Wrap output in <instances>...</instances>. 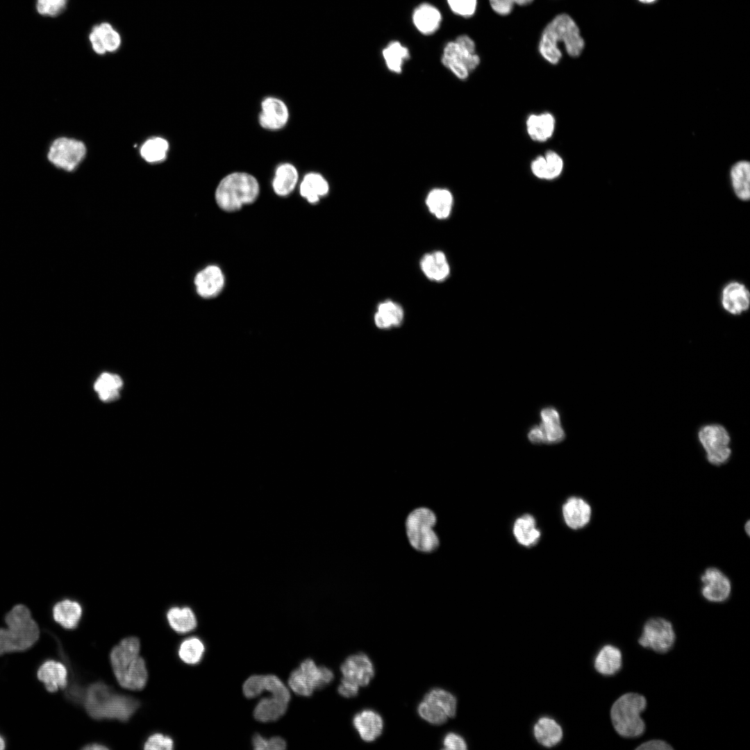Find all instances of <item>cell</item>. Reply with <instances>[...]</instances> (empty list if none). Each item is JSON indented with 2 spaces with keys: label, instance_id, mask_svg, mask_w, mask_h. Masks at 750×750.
<instances>
[{
  "label": "cell",
  "instance_id": "obj_26",
  "mask_svg": "<svg viewBox=\"0 0 750 750\" xmlns=\"http://www.w3.org/2000/svg\"><path fill=\"white\" fill-rule=\"evenodd\" d=\"M526 131L531 140L544 142L549 140L556 129V119L548 112L531 114L526 121Z\"/></svg>",
  "mask_w": 750,
  "mask_h": 750
},
{
  "label": "cell",
  "instance_id": "obj_41",
  "mask_svg": "<svg viewBox=\"0 0 750 750\" xmlns=\"http://www.w3.org/2000/svg\"><path fill=\"white\" fill-rule=\"evenodd\" d=\"M169 144L162 138H153L147 140L140 149L142 157L149 162L162 161L166 158Z\"/></svg>",
  "mask_w": 750,
  "mask_h": 750
},
{
  "label": "cell",
  "instance_id": "obj_39",
  "mask_svg": "<svg viewBox=\"0 0 750 750\" xmlns=\"http://www.w3.org/2000/svg\"><path fill=\"white\" fill-rule=\"evenodd\" d=\"M205 650L202 640L194 636L185 639L181 643L178 653L180 659L185 663L196 665L201 660Z\"/></svg>",
  "mask_w": 750,
  "mask_h": 750
},
{
  "label": "cell",
  "instance_id": "obj_12",
  "mask_svg": "<svg viewBox=\"0 0 750 750\" xmlns=\"http://www.w3.org/2000/svg\"><path fill=\"white\" fill-rule=\"evenodd\" d=\"M675 640L672 624L662 617H652L644 624L638 641L644 648L665 653L672 649Z\"/></svg>",
  "mask_w": 750,
  "mask_h": 750
},
{
  "label": "cell",
  "instance_id": "obj_42",
  "mask_svg": "<svg viewBox=\"0 0 750 750\" xmlns=\"http://www.w3.org/2000/svg\"><path fill=\"white\" fill-rule=\"evenodd\" d=\"M545 180L551 181L559 177L564 168L562 157L556 151H548L544 155Z\"/></svg>",
  "mask_w": 750,
  "mask_h": 750
},
{
  "label": "cell",
  "instance_id": "obj_27",
  "mask_svg": "<svg viewBox=\"0 0 750 750\" xmlns=\"http://www.w3.org/2000/svg\"><path fill=\"white\" fill-rule=\"evenodd\" d=\"M562 514L569 527L578 529L589 523L592 510L590 506L583 499L571 497L563 505Z\"/></svg>",
  "mask_w": 750,
  "mask_h": 750
},
{
  "label": "cell",
  "instance_id": "obj_6",
  "mask_svg": "<svg viewBox=\"0 0 750 750\" xmlns=\"http://www.w3.org/2000/svg\"><path fill=\"white\" fill-rule=\"evenodd\" d=\"M646 707L647 700L640 694L628 692L621 695L610 709V719L615 731L625 738L643 735L646 726L641 713Z\"/></svg>",
  "mask_w": 750,
  "mask_h": 750
},
{
  "label": "cell",
  "instance_id": "obj_55",
  "mask_svg": "<svg viewBox=\"0 0 750 750\" xmlns=\"http://www.w3.org/2000/svg\"><path fill=\"white\" fill-rule=\"evenodd\" d=\"M744 528H745V531H746L747 534L749 535V528H750L749 522V521L746 523V524L744 526Z\"/></svg>",
  "mask_w": 750,
  "mask_h": 750
},
{
  "label": "cell",
  "instance_id": "obj_50",
  "mask_svg": "<svg viewBox=\"0 0 750 750\" xmlns=\"http://www.w3.org/2000/svg\"><path fill=\"white\" fill-rule=\"evenodd\" d=\"M636 749L638 750H670L673 749V747L667 742L655 739L648 740L639 745Z\"/></svg>",
  "mask_w": 750,
  "mask_h": 750
},
{
  "label": "cell",
  "instance_id": "obj_9",
  "mask_svg": "<svg viewBox=\"0 0 750 750\" xmlns=\"http://www.w3.org/2000/svg\"><path fill=\"white\" fill-rule=\"evenodd\" d=\"M435 516L428 508H420L412 511L406 520V531L411 545L417 550L431 552L435 550L439 541L433 531Z\"/></svg>",
  "mask_w": 750,
  "mask_h": 750
},
{
  "label": "cell",
  "instance_id": "obj_32",
  "mask_svg": "<svg viewBox=\"0 0 750 750\" xmlns=\"http://www.w3.org/2000/svg\"><path fill=\"white\" fill-rule=\"evenodd\" d=\"M301 195L310 203H317L320 197L326 195L329 191V185L324 177L316 172L306 174L300 184Z\"/></svg>",
  "mask_w": 750,
  "mask_h": 750
},
{
  "label": "cell",
  "instance_id": "obj_17",
  "mask_svg": "<svg viewBox=\"0 0 750 750\" xmlns=\"http://www.w3.org/2000/svg\"><path fill=\"white\" fill-rule=\"evenodd\" d=\"M719 302L722 309L730 315L740 316L750 308V292L741 281L733 280L722 288Z\"/></svg>",
  "mask_w": 750,
  "mask_h": 750
},
{
  "label": "cell",
  "instance_id": "obj_51",
  "mask_svg": "<svg viewBox=\"0 0 750 750\" xmlns=\"http://www.w3.org/2000/svg\"><path fill=\"white\" fill-rule=\"evenodd\" d=\"M358 686L343 679H341V683L338 688L339 694L346 698L356 697L358 693Z\"/></svg>",
  "mask_w": 750,
  "mask_h": 750
},
{
  "label": "cell",
  "instance_id": "obj_47",
  "mask_svg": "<svg viewBox=\"0 0 750 750\" xmlns=\"http://www.w3.org/2000/svg\"><path fill=\"white\" fill-rule=\"evenodd\" d=\"M533 1V0H489L492 9L501 16L509 15L515 4L527 6Z\"/></svg>",
  "mask_w": 750,
  "mask_h": 750
},
{
  "label": "cell",
  "instance_id": "obj_25",
  "mask_svg": "<svg viewBox=\"0 0 750 750\" xmlns=\"http://www.w3.org/2000/svg\"><path fill=\"white\" fill-rule=\"evenodd\" d=\"M37 676L47 691L55 692L67 685V669L62 662L53 660L44 662L39 667Z\"/></svg>",
  "mask_w": 750,
  "mask_h": 750
},
{
  "label": "cell",
  "instance_id": "obj_19",
  "mask_svg": "<svg viewBox=\"0 0 750 750\" xmlns=\"http://www.w3.org/2000/svg\"><path fill=\"white\" fill-rule=\"evenodd\" d=\"M288 119V108L282 100L269 97L262 101L258 121L262 128L270 131L279 130L285 126Z\"/></svg>",
  "mask_w": 750,
  "mask_h": 750
},
{
  "label": "cell",
  "instance_id": "obj_30",
  "mask_svg": "<svg viewBox=\"0 0 750 750\" xmlns=\"http://www.w3.org/2000/svg\"><path fill=\"white\" fill-rule=\"evenodd\" d=\"M82 612V607L79 603L70 599L57 602L52 610L54 620L67 629H73L78 626Z\"/></svg>",
  "mask_w": 750,
  "mask_h": 750
},
{
  "label": "cell",
  "instance_id": "obj_33",
  "mask_svg": "<svg viewBox=\"0 0 750 750\" xmlns=\"http://www.w3.org/2000/svg\"><path fill=\"white\" fill-rule=\"evenodd\" d=\"M453 203L451 192L444 188L433 189L426 198V205L429 212L439 219H444L450 215Z\"/></svg>",
  "mask_w": 750,
  "mask_h": 750
},
{
  "label": "cell",
  "instance_id": "obj_8",
  "mask_svg": "<svg viewBox=\"0 0 750 750\" xmlns=\"http://www.w3.org/2000/svg\"><path fill=\"white\" fill-rule=\"evenodd\" d=\"M333 678V673L329 668L317 666L314 660L308 658L291 672L288 685L295 694L309 697L315 690L328 685Z\"/></svg>",
  "mask_w": 750,
  "mask_h": 750
},
{
  "label": "cell",
  "instance_id": "obj_56",
  "mask_svg": "<svg viewBox=\"0 0 750 750\" xmlns=\"http://www.w3.org/2000/svg\"><path fill=\"white\" fill-rule=\"evenodd\" d=\"M639 1L640 2H642V3H651L655 2L656 0H639Z\"/></svg>",
  "mask_w": 750,
  "mask_h": 750
},
{
  "label": "cell",
  "instance_id": "obj_10",
  "mask_svg": "<svg viewBox=\"0 0 750 750\" xmlns=\"http://www.w3.org/2000/svg\"><path fill=\"white\" fill-rule=\"evenodd\" d=\"M697 436L708 462L721 466L728 461L732 453L731 437L724 426L715 423L705 424L699 428Z\"/></svg>",
  "mask_w": 750,
  "mask_h": 750
},
{
  "label": "cell",
  "instance_id": "obj_35",
  "mask_svg": "<svg viewBox=\"0 0 750 750\" xmlns=\"http://www.w3.org/2000/svg\"><path fill=\"white\" fill-rule=\"evenodd\" d=\"M298 178V172L293 165L286 162L278 165L272 181L274 192L282 197L290 194L294 189Z\"/></svg>",
  "mask_w": 750,
  "mask_h": 750
},
{
  "label": "cell",
  "instance_id": "obj_29",
  "mask_svg": "<svg viewBox=\"0 0 750 750\" xmlns=\"http://www.w3.org/2000/svg\"><path fill=\"white\" fill-rule=\"evenodd\" d=\"M288 703V701L270 694L257 703L253 710V717L261 722L276 721L285 713Z\"/></svg>",
  "mask_w": 750,
  "mask_h": 750
},
{
  "label": "cell",
  "instance_id": "obj_1",
  "mask_svg": "<svg viewBox=\"0 0 750 750\" xmlns=\"http://www.w3.org/2000/svg\"><path fill=\"white\" fill-rule=\"evenodd\" d=\"M564 44L566 51L571 57H578L585 47V42L578 26L567 14L556 16L544 28L539 42L541 56L550 64L557 65L562 53L558 44Z\"/></svg>",
  "mask_w": 750,
  "mask_h": 750
},
{
  "label": "cell",
  "instance_id": "obj_24",
  "mask_svg": "<svg viewBox=\"0 0 750 750\" xmlns=\"http://www.w3.org/2000/svg\"><path fill=\"white\" fill-rule=\"evenodd\" d=\"M353 724L360 738L371 742L377 739L382 733L383 721L381 716L370 709L363 710L355 715Z\"/></svg>",
  "mask_w": 750,
  "mask_h": 750
},
{
  "label": "cell",
  "instance_id": "obj_23",
  "mask_svg": "<svg viewBox=\"0 0 750 750\" xmlns=\"http://www.w3.org/2000/svg\"><path fill=\"white\" fill-rule=\"evenodd\" d=\"M194 283L199 295L206 299L212 298L222 292L224 276L219 267L210 265L196 275Z\"/></svg>",
  "mask_w": 750,
  "mask_h": 750
},
{
  "label": "cell",
  "instance_id": "obj_28",
  "mask_svg": "<svg viewBox=\"0 0 750 750\" xmlns=\"http://www.w3.org/2000/svg\"><path fill=\"white\" fill-rule=\"evenodd\" d=\"M623 664L621 650L612 644L603 646L597 653L594 666L597 672L603 676H610L619 672Z\"/></svg>",
  "mask_w": 750,
  "mask_h": 750
},
{
  "label": "cell",
  "instance_id": "obj_54",
  "mask_svg": "<svg viewBox=\"0 0 750 750\" xmlns=\"http://www.w3.org/2000/svg\"><path fill=\"white\" fill-rule=\"evenodd\" d=\"M6 743L4 739L0 735V750L5 749Z\"/></svg>",
  "mask_w": 750,
  "mask_h": 750
},
{
  "label": "cell",
  "instance_id": "obj_53",
  "mask_svg": "<svg viewBox=\"0 0 750 750\" xmlns=\"http://www.w3.org/2000/svg\"><path fill=\"white\" fill-rule=\"evenodd\" d=\"M83 749H88V750H89V749H91V750H96V749L101 750V749H108V747H106V746H104L103 744H101L93 743V744H90L87 745Z\"/></svg>",
  "mask_w": 750,
  "mask_h": 750
},
{
  "label": "cell",
  "instance_id": "obj_16",
  "mask_svg": "<svg viewBox=\"0 0 750 750\" xmlns=\"http://www.w3.org/2000/svg\"><path fill=\"white\" fill-rule=\"evenodd\" d=\"M701 593L708 601L722 603L728 600L732 590L728 577L716 567L707 568L701 576Z\"/></svg>",
  "mask_w": 750,
  "mask_h": 750
},
{
  "label": "cell",
  "instance_id": "obj_37",
  "mask_svg": "<svg viewBox=\"0 0 750 750\" xmlns=\"http://www.w3.org/2000/svg\"><path fill=\"white\" fill-rule=\"evenodd\" d=\"M167 619L171 628L178 633L193 631L197 624L196 616L189 607H172L167 613Z\"/></svg>",
  "mask_w": 750,
  "mask_h": 750
},
{
  "label": "cell",
  "instance_id": "obj_3",
  "mask_svg": "<svg viewBox=\"0 0 750 750\" xmlns=\"http://www.w3.org/2000/svg\"><path fill=\"white\" fill-rule=\"evenodd\" d=\"M84 706L90 717L96 719L128 720L139 706L138 701L115 692L103 683L90 685L84 697Z\"/></svg>",
  "mask_w": 750,
  "mask_h": 750
},
{
  "label": "cell",
  "instance_id": "obj_4",
  "mask_svg": "<svg viewBox=\"0 0 750 750\" xmlns=\"http://www.w3.org/2000/svg\"><path fill=\"white\" fill-rule=\"evenodd\" d=\"M7 628H0V656L23 651L39 639L40 629L24 605L15 606L6 615Z\"/></svg>",
  "mask_w": 750,
  "mask_h": 750
},
{
  "label": "cell",
  "instance_id": "obj_18",
  "mask_svg": "<svg viewBox=\"0 0 750 750\" xmlns=\"http://www.w3.org/2000/svg\"><path fill=\"white\" fill-rule=\"evenodd\" d=\"M342 678L357 686H367L374 676V667L370 658L363 653L349 656L341 665Z\"/></svg>",
  "mask_w": 750,
  "mask_h": 750
},
{
  "label": "cell",
  "instance_id": "obj_5",
  "mask_svg": "<svg viewBox=\"0 0 750 750\" xmlns=\"http://www.w3.org/2000/svg\"><path fill=\"white\" fill-rule=\"evenodd\" d=\"M260 192L257 179L246 172H233L224 177L217 187V205L226 212L240 210L256 201Z\"/></svg>",
  "mask_w": 750,
  "mask_h": 750
},
{
  "label": "cell",
  "instance_id": "obj_34",
  "mask_svg": "<svg viewBox=\"0 0 750 750\" xmlns=\"http://www.w3.org/2000/svg\"><path fill=\"white\" fill-rule=\"evenodd\" d=\"M533 734L540 744L551 747L560 742L562 730L553 719L542 717L534 725Z\"/></svg>",
  "mask_w": 750,
  "mask_h": 750
},
{
  "label": "cell",
  "instance_id": "obj_44",
  "mask_svg": "<svg viewBox=\"0 0 750 750\" xmlns=\"http://www.w3.org/2000/svg\"><path fill=\"white\" fill-rule=\"evenodd\" d=\"M252 745L256 750H283L286 748V742L282 738L275 736L267 739L258 733L252 738Z\"/></svg>",
  "mask_w": 750,
  "mask_h": 750
},
{
  "label": "cell",
  "instance_id": "obj_46",
  "mask_svg": "<svg viewBox=\"0 0 750 750\" xmlns=\"http://www.w3.org/2000/svg\"><path fill=\"white\" fill-rule=\"evenodd\" d=\"M67 0H37L38 12L43 15L56 16L66 7Z\"/></svg>",
  "mask_w": 750,
  "mask_h": 750
},
{
  "label": "cell",
  "instance_id": "obj_45",
  "mask_svg": "<svg viewBox=\"0 0 750 750\" xmlns=\"http://www.w3.org/2000/svg\"><path fill=\"white\" fill-rule=\"evenodd\" d=\"M244 696L253 699L264 692V675H253L249 677L242 685Z\"/></svg>",
  "mask_w": 750,
  "mask_h": 750
},
{
  "label": "cell",
  "instance_id": "obj_52",
  "mask_svg": "<svg viewBox=\"0 0 750 750\" xmlns=\"http://www.w3.org/2000/svg\"><path fill=\"white\" fill-rule=\"evenodd\" d=\"M532 174L540 179L545 180L544 157L538 156L531 163Z\"/></svg>",
  "mask_w": 750,
  "mask_h": 750
},
{
  "label": "cell",
  "instance_id": "obj_22",
  "mask_svg": "<svg viewBox=\"0 0 750 750\" xmlns=\"http://www.w3.org/2000/svg\"><path fill=\"white\" fill-rule=\"evenodd\" d=\"M381 55L386 68L392 73L400 74L406 62L411 58L410 49L401 40H388L381 49Z\"/></svg>",
  "mask_w": 750,
  "mask_h": 750
},
{
  "label": "cell",
  "instance_id": "obj_13",
  "mask_svg": "<svg viewBox=\"0 0 750 750\" xmlns=\"http://www.w3.org/2000/svg\"><path fill=\"white\" fill-rule=\"evenodd\" d=\"M85 153V146L81 141L60 137L51 142L47 151V158L54 167L72 172L82 161Z\"/></svg>",
  "mask_w": 750,
  "mask_h": 750
},
{
  "label": "cell",
  "instance_id": "obj_40",
  "mask_svg": "<svg viewBox=\"0 0 750 750\" xmlns=\"http://www.w3.org/2000/svg\"><path fill=\"white\" fill-rule=\"evenodd\" d=\"M122 386V381L119 376L103 373L94 383V390L101 400L108 401L118 397Z\"/></svg>",
  "mask_w": 750,
  "mask_h": 750
},
{
  "label": "cell",
  "instance_id": "obj_21",
  "mask_svg": "<svg viewBox=\"0 0 750 750\" xmlns=\"http://www.w3.org/2000/svg\"><path fill=\"white\" fill-rule=\"evenodd\" d=\"M728 181L735 197L740 201L750 200V161L740 159L734 162L728 169Z\"/></svg>",
  "mask_w": 750,
  "mask_h": 750
},
{
  "label": "cell",
  "instance_id": "obj_48",
  "mask_svg": "<svg viewBox=\"0 0 750 750\" xmlns=\"http://www.w3.org/2000/svg\"><path fill=\"white\" fill-rule=\"evenodd\" d=\"M174 748L173 740L162 733L150 735L144 742V749L171 750Z\"/></svg>",
  "mask_w": 750,
  "mask_h": 750
},
{
  "label": "cell",
  "instance_id": "obj_7",
  "mask_svg": "<svg viewBox=\"0 0 750 750\" xmlns=\"http://www.w3.org/2000/svg\"><path fill=\"white\" fill-rule=\"evenodd\" d=\"M440 62L457 78H468L480 65L481 58L476 50V43L467 34L457 35L442 44Z\"/></svg>",
  "mask_w": 750,
  "mask_h": 750
},
{
  "label": "cell",
  "instance_id": "obj_49",
  "mask_svg": "<svg viewBox=\"0 0 750 750\" xmlns=\"http://www.w3.org/2000/svg\"><path fill=\"white\" fill-rule=\"evenodd\" d=\"M444 749L450 750H465L467 748L464 738L454 733H447L442 741Z\"/></svg>",
  "mask_w": 750,
  "mask_h": 750
},
{
  "label": "cell",
  "instance_id": "obj_43",
  "mask_svg": "<svg viewBox=\"0 0 750 750\" xmlns=\"http://www.w3.org/2000/svg\"><path fill=\"white\" fill-rule=\"evenodd\" d=\"M445 2L453 15L464 18L472 17L477 6V0H445Z\"/></svg>",
  "mask_w": 750,
  "mask_h": 750
},
{
  "label": "cell",
  "instance_id": "obj_14",
  "mask_svg": "<svg viewBox=\"0 0 750 750\" xmlns=\"http://www.w3.org/2000/svg\"><path fill=\"white\" fill-rule=\"evenodd\" d=\"M540 423L528 432V438L533 444H556L562 442L565 433L562 427L558 411L552 406L540 411Z\"/></svg>",
  "mask_w": 750,
  "mask_h": 750
},
{
  "label": "cell",
  "instance_id": "obj_31",
  "mask_svg": "<svg viewBox=\"0 0 750 750\" xmlns=\"http://www.w3.org/2000/svg\"><path fill=\"white\" fill-rule=\"evenodd\" d=\"M420 267L428 278L437 282L444 281L450 273V267L446 256L439 251L424 256L420 262Z\"/></svg>",
  "mask_w": 750,
  "mask_h": 750
},
{
  "label": "cell",
  "instance_id": "obj_36",
  "mask_svg": "<svg viewBox=\"0 0 750 750\" xmlns=\"http://www.w3.org/2000/svg\"><path fill=\"white\" fill-rule=\"evenodd\" d=\"M403 316V310L400 305L392 301H386L378 306L374 315V322L379 328H388L399 326Z\"/></svg>",
  "mask_w": 750,
  "mask_h": 750
},
{
  "label": "cell",
  "instance_id": "obj_38",
  "mask_svg": "<svg viewBox=\"0 0 750 750\" xmlns=\"http://www.w3.org/2000/svg\"><path fill=\"white\" fill-rule=\"evenodd\" d=\"M513 533L517 542L526 547L535 544L540 536L534 518L529 515L519 517L515 521Z\"/></svg>",
  "mask_w": 750,
  "mask_h": 750
},
{
  "label": "cell",
  "instance_id": "obj_20",
  "mask_svg": "<svg viewBox=\"0 0 750 750\" xmlns=\"http://www.w3.org/2000/svg\"><path fill=\"white\" fill-rule=\"evenodd\" d=\"M89 41L93 51L99 55L114 52L122 44L119 33L108 22L95 25L89 34Z\"/></svg>",
  "mask_w": 750,
  "mask_h": 750
},
{
  "label": "cell",
  "instance_id": "obj_11",
  "mask_svg": "<svg viewBox=\"0 0 750 750\" xmlns=\"http://www.w3.org/2000/svg\"><path fill=\"white\" fill-rule=\"evenodd\" d=\"M457 700L453 694L441 689L431 690L418 706L419 715L427 722L440 725L456 713Z\"/></svg>",
  "mask_w": 750,
  "mask_h": 750
},
{
  "label": "cell",
  "instance_id": "obj_15",
  "mask_svg": "<svg viewBox=\"0 0 750 750\" xmlns=\"http://www.w3.org/2000/svg\"><path fill=\"white\" fill-rule=\"evenodd\" d=\"M412 27L420 35L429 38L439 33L444 24V15L439 6L432 1L417 3L410 12Z\"/></svg>",
  "mask_w": 750,
  "mask_h": 750
},
{
  "label": "cell",
  "instance_id": "obj_2",
  "mask_svg": "<svg viewBox=\"0 0 750 750\" xmlns=\"http://www.w3.org/2000/svg\"><path fill=\"white\" fill-rule=\"evenodd\" d=\"M140 650V641L135 637L122 640L111 650L112 669L118 683L124 688L140 690L147 684L148 672Z\"/></svg>",
  "mask_w": 750,
  "mask_h": 750
}]
</instances>
